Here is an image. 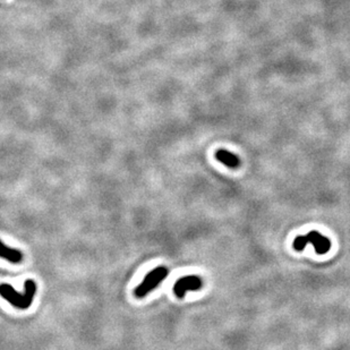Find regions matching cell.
<instances>
[{
  "mask_svg": "<svg viewBox=\"0 0 350 350\" xmlns=\"http://www.w3.org/2000/svg\"><path fill=\"white\" fill-rule=\"evenodd\" d=\"M215 157H217L218 161H220L221 163H224L228 168L236 169L240 165V160L236 155L233 153L227 151V150L220 149L215 152Z\"/></svg>",
  "mask_w": 350,
  "mask_h": 350,
  "instance_id": "5b68a950",
  "label": "cell"
},
{
  "mask_svg": "<svg viewBox=\"0 0 350 350\" xmlns=\"http://www.w3.org/2000/svg\"><path fill=\"white\" fill-rule=\"evenodd\" d=\"M168 269L165 267H157L155 270H152L145 276V279L136 287L134 294L137 298L145 297L149 292L155 290L156 288L159 286L161 282H163V280L167 278L168 275Z\"/></svg>",
  "mask_w": 350,
  "mask_h": 350,
  "instance_id": "3957f363",
  "label": "cell"
},
{
  "mask_svg": "<svg viewBox=\"0 0 350 350\" xmlns=\"http://www.w3.org/2000/svg\"><path fill=\"white\" fill-rule=\"evenodd\" d=\"M37 294V283L33 280H28L24 283V291L20 294L10 284H0V296L9 302L18 310H28L32 304L34 296Z\"/></svg>",
  "mask_w": 350,
  "mask_h": 350,
  "instance_id": "6da1fadb",
  "label": "cell"
},
{
  "mask_svg": "<svg viewBox=\"0 0 350 350\" xmlns=\"http://www.w3.org/2000/svg\"><path fill=\"white\" fill-rule=\"evenodd\" d=\"M0 257L11 263H20L23 260V254L18 249L8 247L0 240Z\"/></svg>",
  "mask_w": 350,
  "mask_h": 350,
  "instance_id": "8992f818",
  "label": "cell"
},
{
  "mask_svg": "<svg viewBox=\"0 0 350 350\" xmlns=\"http://www.w3.org/2000/svg\"><path fill=\"white\" fill-rule=\"evenodd\" d=\"M203 286L202 279L197 275H187L180 278L175 283L174 291L177 297L183 299L185 297L187 291H196L199 290Z\"/></svg>",
  "mask_w": 350,
  "mask_h": 350,
  "instance_id": "277c9868",
  "label": "cell"
},
{
  "mask_svg": "<svg viewBox=\"0 0 350 350\" xmlns=\"http://www.w3.org/2000/svg\"><path fill=\"white\" fill-rule=\"evenodd\" d=\"M309 244L314 246L315 252L318 255H324L331 248V241L329 238H326L318 232H310L306 236H299L294 240V248L296 251L302 252Z\"/></svg>",
  "mask_w": 350,
  "mask_h": 350,
  "instance_id": "7a4b0ae2",
  "label": "cell"
}]
</instances>
